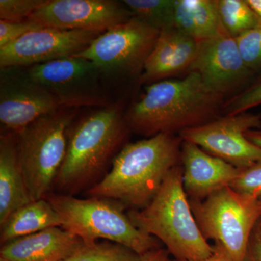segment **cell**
<instances>
[{"instance_id": "cell-22", "label": "cell", "mask_w": 261, "mask_h": 261, "mask_svg": "<svg viewBox=\"0 0 261 261\" xmlns=\"http://www.w3.org/2000/svg\"><path fill=\"white\" fill-rule=\"evenodd\" d=\"M134 16L160 32L174 28L175 0H125Z\"/></svg>"}, {"instance_id": "cell-19", "label": "cell", "mask_w": 261, "mask_h": 261, "mask_svg": "<svg viewBox=\"0 0 261 261\" xmlns=\"http://www.w3.org/2000/svg\"><path fill=\"white\" fill-rule=\"evenodd\" d=\"M174 28L197 42L219 35L224 30L218 0H175Z\"/></svg>"}, {"instance_id": "cell-36", "label": "cell", "mask_w": 261, "mask_h": 261, "mask_svg": "<svg viewBox=\"0 0 261 261\" xmlns=\"http://www.w3.org/2000/svg\"><path fill=\"white\" fill-rule=\"evenodd\" d=\"M260 200H261V198H260Z\"/></svg>"}, {"instance_id": "cell-10", "label": "cell", "mask_w": 261, "mask_h": 261, "mask_svg": "<svg viewBox=\"0 0 261 261\" xmlns=\"http://www.w3.org/2000/svg\"><path fill=\"white\" fill-rule=\"evenodd\" d=\"M260 128L261 114L245 112L224 115L178 135L182 140L195 144L211 155L244 168L261 161V147L245 136L247 130Z\"/></svg>"}, {"instance_id": "cell-24", "label": "cell", "mask_w": 261, "mask_h": 261, "mask_svg": "<svg viewBox=\"0 0 261 261\" xmlns=\"http://www.w3.org/2000/svg\"><path fill=\"white\" fill-rule=\"evenodd\" d=\"M235 39L247 68L254 74L261 72V24Z\"/></svg>"}, {"instance_id": "cell-30", "label": "cell", "mask_w": 261, "mask_h": 261, "mask_svg": "<svg viewBox=\"0 0 261 261\" xmlns=\"http://www.w3.org/2000/svg\"><path fill=\"white\" fill-rule=\"evenodd\" d=\"M169 261H178L171 260ZM200 261H233V259L230 256L228 252L225 250L224 247L219 243H215L214 245V252L210 257L205 259V260Z\"/></svg>"}, {"instance_id": "cell-14", "label": "cell", "mask_w": 261, "mask_h": 261, "mask_svg": "<svg viewBox=\"0 0 261 261\" xmlns=\"http://www.w3.org/2000/svg\"><path fill=\"white\" fill-rule=\"evenodd\" d=\"M190 72L197 73L205 86L224 97L240 88L254 75L244 63L236 39L225 31L198 42Z\"/></svg>"}, {"instance_id": "cell-5", "label": "cell", "mask_w": 261, "mask_h": 261, "mask_svg": "<svg viewBox=\"0 0 261 261\" xmlns=\"http://www.w3.org/2000/svg\"><path fill=\"white\" fill-rule=\"evenodd\" d=\"M45 198L59 214L62 228L80 237L86 245L104 239L142 257L161 248L158 239L136 227L121 207L108 199H80L70 195H48Z\"/></svg>"}, {"instance_id": "cell-26", "label": "cell", "mask_w": 261, "mask_h": 261, "mask_svg": "<svg viewBox=\"0 0 261 261\" xmlns=\"http://www.w3.org/2000/svg\"><path fill=\"white\" fill-rule=\"evenodd\" d=\"M261 105V79L245 90L224 102L223 112L225 115H237L248 112L249 110Z\"/></svg>"}, {"instance_id": "cell-13", "label": "cell", "mask_w": 261, "mask_h": 261, "mask_svg": "<svg viewBox=\"0 0 261 261\" xmlns=\"http://www.w3.org/2000/svg\"><path fill=\"white\" fill-rule=\"evenodd\" d=\"M63 108L25 70L1 68L0 121L8 132L18 133L40 117Z\"/></svg>"}, {"instance_id": "cell-15", "label": "cell", "mask_w": 261, "mask_h": 261, "mask_svg": "<svg viewBox=\"0 0 261 261\" xmlns=\"http://www.w3.org/2000/svg\"><path fill=\"white\" fill-rule=\"evenodd\" d=\"M181 162L184 189L189 200H204L229 187L240 171V168L187 141L182 142Z\"/></svg>"}, {"instance_id": "cell-18", "label": "cell", "mask_w": 261, "mask_h": 261, "mask_svg": "<svg viewBox=\"0 0 261 261\" xmlns=\"http://www.w3.org/2000/svg\"><path fill=\"white\" fill-rule=\"evenodd\" d=\"M32 201L19 159L16 134L5 132L0 137V224Z\"/></svg>"}, {"instance_id": "cell-21", "label": "cell", "mask_w": 261, "mask_h": 261, "mask_svg": "<svg viewBox=\"0 0 261 261\" xmlns=\"http://www.w3.org/2000/svg\"><path fill=\"white\" fill-rule=\"evenodd\" d=\"M218 10L223 29L233 38L261 24L247 0H218Z\"/></svg>"}, {"instance_id": "cell-25", "label": "cell", "mask_w": 261, "mask_h": 261, "mask_svg": "<svg viewBox=\"0 0 261 261\" xmlns=\"http://www.w3.org/2000/svg\"><path fill=\"white\" fill-rule=\"evenodd\" d=\"M47 0H0V19L10 22H20L29 18Z\"/></svg>"}, {"instance_id": "cell-7", "label": "cell", "mask_w": 261, "mask_h": 261, "mask_svg": "<svg viewBox=\"0 0 261 261\" xmlns=\"http://www.w3.org/2000/svg\"><path fill=\"white\" fill-rule=\"evenodd\" d=\"M202 236L224 247L233 261H243L261 218V200L226 187L202 200H189Z\"/></svg>"}, {"instance_id": "cell-6", "label": "cell", "mask_w": 261, "mask_h": 261, "mask_svg": "<svg viewBox=\"0 0 261 261\" xmlns=\"http://www.w3.org/2000/svg\"><path fill=\"white\" fill-rule=\"evenodd\" d=\"M77 113V108H61L16 134L19 159L32 201L45 198L54 187Z\"/></svg>"}, {"instance_id": "cell-16", "label": "cell", "mask_w": 261, "mask_h": 261, "mask_svg": "<svg viewBox=\"0 0 261 261\" xmlns=\"http://www.w3.org/2000/svg\"><path fill=\"white\" fill-rule=\"evenodd\" d=\"M198 42L176 28L161 31L146 61L140 83L153 84L189 73L197 56Z\"/></svg>"}, {"instance_id": "cell-20", "label": "cell", "mask_w": 261, "mask_h": 261, "mask_svg": "<svg viewBox=\"0 0 261 261\" xmlns=\"http://www.w3.org/2000/svg\"><path fill=\"white\" fill-rule=\"evenodd\" d=\"M53 227H62V221L50 202L46 198L32 201L12 213L1 224L0 241L4 245Z\"/></svg>"}, {"instance_id": "cell-29", "label": "cell", "mask_w": 261, "mask_h": 261, "mask_svg": "<svg viewBox=\"0 0 261 261\" xmlns=\"http://www.w3.org/2000/svg\"><path fill=\"white\" fill-rule=\"evenodd\" d=\"M243 261H261V235L254 229Z\"/></svg>"}, {"instance_id": "cell-8", "label": "cell", "mask_w": 261, "mask_h": 261, "mask_svg": "<svg viewBox=\"0 0 261 261\" xmlns=\"http://www.w3.org/2000/svg\"><path fill=\"white\" fill-rule=\"evenodd\" d=\"M160 32L134 16L98 36L85 50L74 56L93 62L103 79H140Z\"/></svg>"}, {"instance_id": "cell-3", "label": "cell", "mask_w": 261, "mask_h": 261, "mask_svg": "<svg viewBox=\"0 0 261 261\" xmlns=\"http://www.w3.org/2000/svg\"><path fill=\"white\" fill-rule=\"evenodd\" d=\"M128 130L118 104L101 108L72 125L54 187L70 195L88 186L104 171Z\"/></svg>"}, {"instance_id": "cell-32", "label": "cell", "mask_w": 261, "mask_h": 261, "mask_svg": "<svg viewBox=\"0 0 261 261\" xmlns=\"http://www.w3.org/2000/svg\"><path fill=\"white\" fill-rule=\"evenodd\" d=\"M245 137L252 143L261 147V129H252L245 132Z\"/></svg>"}, {"instance_id": "cell-35", "label": "cell", "mask_w": 261, "mask_h": 261, "mask_svg": "<svg viewBox=\"0 0 261 261\" xmlns=\"http://www.w3.org/2000/svg\"><path fill=\"white\" fill-rule=\"evenodd\" d=\"M0 261H9L8 260H6V259L3 258V257H0Z\"/></svg>"}, {"instance_id": "cell-1", "label": "cell", "mask_w": 261, "mask_h": 261, "mask_svg": "<svg viewBox=\"0 0 261 261\" xmlns=\"http://www.w3.org/2000/svg\"><path fill=\"white\" fill-rule=\"evenodd\" d=\"M224 104V96L209 89L197 73L190 72L181 80L149 84L125 119L130 130L138 135H178L217 119Z\"/></svg>"}, {"instance_id": "cell-27", "label": "cell", "mask_w": 261, "mask_h": 261, "mask_svg": "<svg viewBox=\"0 0 261 261\" xmlns=\"http://www.w3.org/2000/svg\"><path fill=\"white\" fill-rule=\"evenodd\" d=\"M229 187L240 193L261 198V161L248 167L240 168L238 176Z\"/></svg>"}, {"instance_id": "cell-31", "label": "cell", "mask_w": 261, "mask_h": 261, "mask_svg": "<svg viewBox=\"0 0 261 261\" xmlns=\"http://www.w3.org/2000/svg\"><path fill=\"white\" fill-rule=\"evenodd\" d=\"M169 254L167 250L159 248L142 256V261H169Z\"/></svg>"}, {"instance_id": "cell-23", "label": "cell", "mask_w": 261, "mask_h": 261, "mask_svg": "<svg viewBox=\"0 0 261 261\" xmlns=\"http://www.w3.org/2000/svg\"><path fill=\"white\" fill-rule=\"evenodd\" d=\"M142 257L128 247L112 243H94L84 245L63 261H142Z\"/></svg>"}, {"instance_id": "cell-12", "label": "cell", "mask_w": 261, "mask_h": 261, "mask_svg": "<svg viewBox=\"0 0 261 261\" xmlns=\"http://www.w3.org/2000/svg\"><path fill=\"white\" fill-rule=\"evenodd\" d=\"M133 17L124 3L113 0H47L29 20L42 27L102 34Z\"/></svg>"}, {"instance_id": "cell-2", "label": "cell", "mask_w": 261, "mask_h": 261, "mask_svg": "<svg viewBox=\"0 0 261 261\" xmlns=\"http://www.w3.org/2000/svg\"><path fill=\"white\" fill-rule=\"evenodd\" d=\"M179 135L159 134L123 146L111 171L91 187L92 197L113 199L140 210L148 205L173 168L181 165Z\"/></svg>"}, {"instance_id": "cell-4", "label": "cell", "mask_w": 261, "mask_h": 261, "mask_svg": "<svg viewBox=\"0 0 261 261\" xmlns=\"http://www.w3.org/2000/svg\"><path fill=\"white\" fill-rule=\"evenodd\" d=\"M128 216L136 227L165 244L175 260L200 261L214 252V245L202 236L194 217L184 189L181 164L170 171L148 205L130 211Z\"/></svg>"}, {"instance_id": "cell-17", "label": "cell", "mask_w": 261, "mask_h": 261, "mask_svg": "<svg viewBox=\"0 0 261 261\" xmlns=\"http://www.w3.org/2000/svg\"><path fill=\"white\" fill-rule=\"evenodd\" d=\"M84 245L82 238L68 230L49 228L4 244L0 257L9 261H63Z\"/></svg>"}, {"instance_id": "cell-11", "label": "cell", "mask_w": 261, "mask_h": 261, "mask_svg": "<svg viewBox=\"0 0 261 261\" xmlns=\"http://www.w3.org/2000/svg\"><path fill=\"white\" fill-rule=\"evenodd\" d=\"M100 34L88 31L43 27L0 48V67L29 68L74 56L85 50Z\"/></svg>"}, {"instance_id": "cell-28", "label": "cell", "mask_w": 261, "mask_h": 261, "mask_svg": "<svg viewBox=\"0 0 261 261\" xmlns=\"http://www.w3.org/2000/svg\"><path fill=\"white\" fill-rule=\"evenodd\" d=\"M43 28L39 24L32 20L20 22L0 20V48L8 45L10 43L18 40L25 34Z\"/></svg>"}, {"instance_id": "cell-9", "label": "cell", "mask_w": 261, "mask_h": 261, "mask_svg": "<svg viewBox=\"0 0 261 261\" xmlns=\"http://www.w3.org/2000/svg\"><path fill=\"white\" fill-rule=\"evenodd\" d=\"M33 81L53 94L63 108L109 106L102 76L93 62L70 56L25 68Z\"/></svg>"}, {"instance_id": "cell-33", "label": "cell", "mask_w": 261, "mask_h": 261, "mask_svg": "<svg viewBox=\"0 0 261 261\" xmlns=\"http://www.w3.org/2000/svg\"><path fill=\"white\" fill-rule=\"evenodd\" d=\"M247 2L261 21V0H247Z\"/></svg>"}, {"instance_id": "cell-34", "label": "cell", "mask_w": 261, "mask_h": 261, "mask_svg": "<svg viewBox=\"0 0 261 261\" xmlns=\"http://www.w3.org/2000/svg\"><path fill=\"white\" fill-rule=\"evenodd\" d=\"M255 230L259 234L261 235V218L259 220L258 222H257L256 226H255Z\"/></svg>"}]
</instances>
